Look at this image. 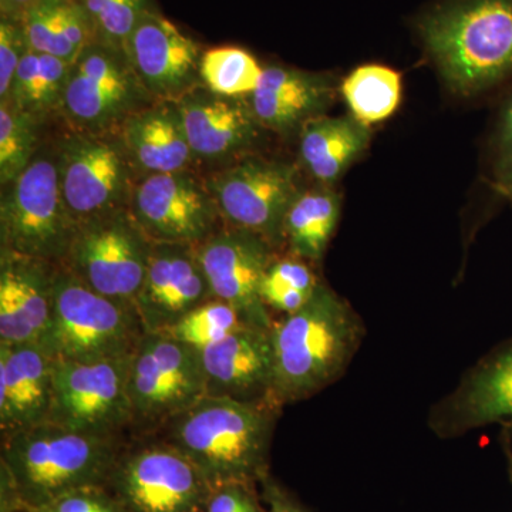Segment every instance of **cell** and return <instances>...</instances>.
<instances>
[{"mask_svg": "<svg viewBox=\"0 0 512 512\" xmlns=\"http://www.w3.org/2000/svg\"><path fill=\"white\" fill-rule=\"evenodd\" d=\"M123 448L116 436L43 423L2 439V505L32 510L106 487Z\"/></svg>", "mask_w": 512, "mask_h": 512, "instance_id": "6da1fadb", "label": "cell"}, {"mask_svg": "<svg viewBox=\"0 0 512 512\" xmlns=\"http://www.w3.org/2000/svg\"><path fill=\"white\" fill-rule=\"evenodd\" d=\"M414 28L454 93L478 96L512 79V0H439Z\"/></svg>", "mask_w": 512, "mask_h": 512, "instance_id": "7a4b0ae2", "label": "cell"}, {"mask_svg": "<svg viewBox=\"0 0 512 512\" xmlns=\"http://www.w3.org/2000/svg\"><path fill=\"white\" fill-rule=\"evenodd\" d=\"M281 409L275 402L205 396L161 429L164 441L190 458L212 488L256 485L269 474V451Z\"/></svg>", "mask_w": 512, "mask_h": 512, "instance_id": "3957f363", "label": "cell"}, {"mask_svg": "<svg viewBox=\"0 0 512 512\" xmlns=\"http://www.w3.org/2000/svg\"><path fill=\"white\" fill-rule=\"evenodd\" d=\"M365 325L342 296L320 282L298 312L274 322V399H309L346 372L365 338Z\"/></svg>", "mask_w": 512, "mask_h": 512, "instance_id": "277c9868", "label": "cell"}, {"mask_svg": "<svg viewBox=\"0 0 512 512\" xmlns=\"http://www.w3.org/2000/svg\"><path fill=\"white\" fill-rule=\"evenodd\" d=\"M144 333L133 303L101 295L57 266L52 319L39 343L56 362L128 356Z\"/></svg>", "mask_w": 512, "mask_h": 512, "instance_id": "5b68a950", "label": "cell"}, {"mask_svg": "<svg viewBox=\"0 0 512 512\" xmlns=\"http://www.w3.org/2000/svg\"><path fill=\"white\" fill-rule=\"evenodd\" d=\"M76 229L60 190L56 150H39L26 170L3 187L0 251L62 265Z\"/></svg>", "mask_w": 512, "mask_h": 512, "instance_id": "8992f818", "label": "cell"}, {"mask_svg": "<svg viewBox=\"0 0 512 512\" xmlns=\"http://www.w3.org/2000/svg\"><path fill=\"white\" fill-rule=\"evenodd\" d=\"M154 101L126 52L97 40L70 66L62 114L73 131L117 136L128 117Z\"/></svg>", "mask_w": 512, "mask_h": 512, "instance_id": "52a82bcc", "label": "cell"}, {"mask_svg": "<svg viewBox=\"0 0 512 512\" xmlns=\"http://www.w3.org/2000/svg\"><path fill=\"white\" fill-rule=\"evenodd\" d=\"M131 424L163 427L207 396L200 350L165 332H146L131 353L127 380Z\"/></svg>", "mask_w": 512, "mask_h": 512, "instance_id": "ba28073f", "label": "cell"}, {"mask_svg": "<svg viewBox=\"0 0 512 512\" xmlns=\"http://www.w3.org/2000/svg\"><path fill=\"white\" fill-rule=\"evenodd\" d=\"M205 184L225 224L284 247L286 214L302 191L296 165L252 154L211 171Z\"/></svg>", "mask_w": 512, "mask_h": 512, "instance_id": "9c48e42d", "label": "cell"}, {"mask_svg": "<svg viewBox=\"0 0 512 512\" xmlns=\"http://www.w3.org/2000/svg\"><path fill=\"white\" fill-rule=\"evenodd\" d=\"M153 245L130 210L121 208L77 225L60 266L93 291L134 305Z\"/></svg>", "mask_w": 512, "mask_h": 512, "instance_id": "30bf717a", "label": "cell"}, {"mask_svg": "<svg viewBox=\"0 0 512 512\" xmlns=\"http://www.w3.org/2000/svg\"><path fill=\"white\" fill-rule=\"evenodd\" d=\"M55 150L60 190L76 225L128 208L141 175L119 136L72 131Z\"/></svg>", "mask_w": 512, "mask_h": 512, "instance_id": "8fae6325", "label": "cell"}, {"mask_svg": "<svg viewBox=\"0 0 512 512\" xmlns=\"http://www.w3.org/2000/svg\"><path fill=\"white\" fill-rule=\"evenodd\" d=\"M127 512L204 510L212 487L167 441L123 448L106 484Z\"/></svg>", "mask_w": 512, "mask_h": 512, "instance_id": "7c38bea8", "label": "cell"}, {"mask_svg": "<svg viewBox=\"0 0 512 512\" xmlns=\"http://www.w3.org/2000/svg\"><path fill=\"white\" fill-rule=\"evenodd\" d=\"M130 357L56 362L49 423L84 433L116 436L131 424L127 380Z\"/></svg>", "mask_w": 512, "mask_h": 512, "instance_id": "4fadbf2b", "label": "cell"}, {"mask_svg": "<svg viewBox=\"0 0 512 512\" xmlns=\"http://www.w3.org/2000/svg\"><path fill=\"white\" fill-rule=\"evenodd\" d=\"M128 210L154 244L197 247L220 229L222 221L205 180L194 170L143 175Z\"/></svg>", "mask_w": 512, "mask_h": 512, "instance_id": "5bb4252c", "label": "cell"}, {"mask_svg": "<svg viewBox=\"0 0 512 512\" xmlns=\"http://www.w3.org/2000/svg\"><path fill=\"white\" fill-rule=\"evenodd\" d=\"M276 249L247 229H218L197 245L214 299L228 303L245 325L272 329L275 320L261 298V286L276 259Z\"/></svg>", "mask_w": 512, "mask_h": 512, "instance_id": "9a60e30c", "label": "cell"}, {"mask_svg": "<svg viewBox=\"0 0 512 512\" xmlns=\"http://www.w3.org/2000/svg\"><path fill=\"white\" fill-rule=\"evenodd\" d=\"M177 104L197 167L220 170L256 154L266 130L248 99L220 96L201 84Z\"/></svg>", "mask_w": 512, "mask_h": 512, "instance_id": "2e32d148", "label": "cell"}, {"mask_svg": "<svg viewBox=\"0 0 512 512\" xmlns=\"http://www.w3.org/2000/svg\"><path fill=\"white\" fill-rule=\"evenodd\" d=\"M429 427L441 439L500 424L512 430V339L501 343L431 407Z\"/></svg>", "mask_w": 512, "mask_h": 512, "instance_id": "e0dca14e", "label": "cell"}, {"mask_svg": "<svg viewBox=\"0 0 512 512\" xmlns=\"http://www.w3.org/2000/svg\"><path fill=\"white\" fill-rule=\"evenodd\" d=\"M124 52L156 101H178L202 84L201 46L156 10H147Z\"/></svg>", "mask_w": 512, "mask_h": 512, "instance_id": "ac0fdd59", "label": "cell"}, {"mask_svg": "<svg viewBox=\"0 0 512 512\" xmlns=\"http://www.w3.org/2000/svg\"><path fill=\"white\" fill-rule=\"evenodd\" d=\"M214 299L197 247L154 244L134 306L146 332H164Z\"/></svg>", "mask_w": 512, "mask_h": 512, "instance_id": "d6986e66", "label": "cell"}, {"mask_svg": "<svg viewBox=\"0 0 512 512\" xmlns=\"http://www.w3.org/2000/svg\"><path fill=\"white\" fill-rule=\"evenodd\" d=\"M200 353L207 396L276 403L271 329L242 325Z\"/></svg>", "mask_w": 512, "mask_h": 512, "instance_id": "ffe728a7", "label": "cell"}, {"mask_svg": "<svg viewBox=\"0 0 512 512\" xmlns=\"http://www.w3.org/2000/svg\"><path fill=\"white\" fill-rule=\"evenodd\" d=\"M57 266L0 251V343L39 345L52 319Z\"/></svg>", "mask_w": 512, "mask_h": 512, "instance_id": "44dd1931", "label": "cell"}, {"mask_svg": "<svg viewBox=\"0 0 512 512\" xmlns=\"http://www.w3.org/2000/svg\"><path fill=\"white\" fill-rule=\"evenodd\" d=\"M338 94L329 74L295 67L265 66L258 89L248 97L252 111L266 131L289 137L309 120L323 116Z\"/></svg>", "mask_w": 512, "mask_h": 512, "instance_id": "7402d4cb", "label": "cell"}, {"mask_svg": "<svg viewBox=\"0 0 512 512\" xmlns=\"http://www.w3.org/2000/svg\"><path fill=\"white\" fill-rule=\"evenodd\" d=\"M55 363L37 343H0L2 439L49 421Z\"/></svg>", "mask_w": 512, "mask_h": 512, "instance_id": "603a6c76", "label": "cell"}, {"mask_svg": "<svg viewBox=\"0 0 512 512\" xmlns=\"http://www.w3.org/2000/svg\"><path fill=\"white\" fill-rule=\"evenodd\" d=\"M117 136L141 177L197 167L177 101H154L128 117Z\"/></svg>", "mask_w": 512, "mask_h": 512, "instance_id": "cb8c5ba5", "label": "cell"}, {"mask_svg": "<svg viewBox=\"0 0 512 512\" xmlns=\"http://www.w3.org/2000/svg\"><path fill=\"white\" fill-rule=\"evenodd\" d=\"M299 158L318 184L332 187L370 144V127L349 116H319L299 131Z\"/></svg>", "mask_w": 512, "mask_h": 512, "instance_id": "d4e9b609", "label": "cell"}, {"mask_svg": "<svg viewBox=\"0 0 512 512\" xmlns=\"http://www.w3.org/2000/svg\"><path fill=\"white\" fill-rule=\"evenodd\" d=\"M20 25L29 49L59 57L70 64L97 42L92 20L80 2L40 0L26 13Z\"/></svg>", "mask_w": 512, "mask_h": 512, "instance_id": "484cf974", "label": "cell"}, {"mask_svg": "<svg viewBox=\"0 0 512 512\" xmlns=\"http://www.w3.org/2000/svg\"><path fill=\"white\" fill-rule=\"evenodd\" d=\"M342 200L328 185L302 190L292 202L284 224L289 254L303 261H322L340 218Z\"/></svg>", "mask_w": 512, "mask_h": 512, "instance_id": "4316f807", "label": "cell"}, {"mask_svg": "<svg viewBox=\"0 0 512 512\" xmlns=\"http://www.w3.org/2000/svg\"><path fill=\"white\" fill-rule=\"evenodd\" d=\"M70 66L72 64L59 57L29 49L19 64L5 100L43 121L52 114L62 113Z\"/></svg>", "mask_w": 512, "mask_h": 512, "instance_id": "83f0119b", "label": "cell"}, {"mask_svg": "<svg viewBox=\"0 0 512 512\" xmlns=\"http://www.w3.org/2000/svg\"><path fill=\"white\" fill-rule=\"evenodd\" d=\"M350 114L370 127L382 123L402 101V76L383 64H363L345 77L339 87Z\"/></svg>", "mask_w": 512, "mask_h": 512, "instance_id": "f1b7e54d", "label": "cell"}, {"mask_svg": "<svg viewBox=\"0 0 512 512\" xmlns=\"http://www.w3.org/2000/svg\"><path fill=\"white\" fill-rule=\"evenodd\" d=\"M264 66L248 50L224 46L207 50L201 59V82L212 93L248 99L258 89Z\"/></svg>", "mask_w": 512, "mask_h": 512, "instance_id": "f546056e", "label": "cell"}, {"mask_svg": "<svg viewBox=\"0 0 512 512\" xmlns=\"http://www.w3.org/2000/svg\"><path fill=\"white\" fill-rule=\"evenodd\" d=\"M43 120L18 109L10 100H0V184L18 178L40 150Z\"/></svg>", "mask_w": 512, "mask_h": 512, "instance_id": "4dcf8cb0", "label": "cell"}, {"mask_svg": "<svg viewBox=\"0 0 512 512\" xmlns=\"http://www.w3.org/2000/svg\"><path fill=\"white\" fill-rule=\"evenodd\" d=\"M319 284L303 259L293 255L276 258L262 282L261 298L269 311L292 315L311 301Z\"/></svg>", "mask_w": 512, "mask_h": 512, "instance_id": "1f68e13d", "label": "cell"}, {"mask_svg": "<svg viewBox=\"0 0 512 512\" xmlns=\"http://www.w3.org/2000/svg\"><path fill=\"white\" fill-rule=\"evenodd\" d=\"M242 325L245 323L232 306L220 299H211L192 309L183 319L164 332L201 352L227 338Z\"/></svg>", "mask_w": 512, "mask_h": 512, "instance_id": "d6a6232c", "label": "cell"}, {"mask_svg": "<svg viewBox=\"0 0 512 512\" xmlns=\"http://www.w3.org/2000/svg\"><path fill=\"white\" fill-rule=\"evenodd\" d=\"M96 30L97 40L126 49L141 18L150 10L148 0H79Z\"/></svg>", "mask_w": 512, "mask_h": 512, "instance_id": "836d02e7", "label": "cell"}, {"mask_svg": "<svg viewBox=\"0 0 512 512\" xmlns=\"http://www.w3.org/2000/svg\"><path fill=\"white\" fill-rule=\"evenodd\" d=\"M491 180L495 194L512 202V92L498 111L491 137Z\"/></svg>", "mask_w": 512, "mask_h": 512, "instance_id": "e575fe53", "label": "cell"}, {"mask_svg": "<svg viewBox=\"0 0 512 512\" xmlns=\"http://www.w3.org/2000/svg\"><path fill=\"white\" fill-rule=\"evenodd\" d=\"M28 50L22 25L15 20L0 19V100L9 96L19 64Z\"/></svg>", "mask_w": 512, "mask_h": 512, "instance_id": "d590c367", "label": "cell"}, {"mask_svg": "<svg viewBox=\"0 0 512 512\" xmlns=\"http://www.w3.org/2000/svg\"><path fill=\"white\" fill-rule=\"evenodd\" d=\"M26 512H127L107 487L84 488Z\"/></svg>", "mask_w": 512, "mask_h": 512, "instance_id": "8d00e7d4", "label": "cell"}, {"mask_svg": "<svg viewBox=\"0 0 512 512\" xmlns=\"http://www.w3.org/2000/svg\"><path fill=\"white\" fill-rule=\"evenodd\" d=\"M204 512H265L255 485L229 483L212 488Z\"/></svg>", "mask_w": 512, "mask_h": 512, "instance_id": "74e56055", "label": "cell"}, {"mask_svg": "<svg viewBox=\"0 0 512 512\" xmlns=\"http://www.w3.org/2000/svg\"><path fill=\"white\" fill-rule=\"evenodd\" d=\"M259 484L262 487V498L268 504V510L265 512H308L269 474Z\"/></svg>", "mask_w": 512, "mask_h": 512, "instance_id": "f35d334b", "label": "cell"}, {"mask_svg": "<svg viewBox=\"0 0 512 512\" xmlns=\"http://www.w3.org/2000/svg\"><path fill=\"white\" fill-rule=\"evenodd\" d=\"M39 2L40 0H0V15H2V19L15 20L20 23L26 13L35 8Z\"/></svg>", "mask_w": 512, "mask_h": 512, "instance_id": "ab89813d", "label": "cell"}, {"mask_svg": "<svg viewBox=\"0 0 512 512\" xmlns=\"http://www.w3.org/2000/svg\"><path fill=\"white\" fill-rule=\"evenodd\" d=\"M503 448L505 458L508 463V474H510V480L512 483V446H511V430H504L503 434Z\"/></svg>", "mask_w": 512, "mask_h": 512, "instance_id": "60d3db41", "label": "cell"}, {"mask_svg": "<svg viewBox=\"0 0 512 512\" xmlns=\"http://www.w3.org/2000/svg\"><path fill=\"white\" fill-rule=\"evenodd\" d=\"M0 512H22V510L16 507H10V505H2V510H0Z\"/></svg>", "mask_w": 512, "mask_h": 512, "instance_id": "b9f144b4", "label": "cell"}, {"mask_svg": "<svg viewBox=\"0 0 512 512\" xmlns=\"http://www.w3.org/2000/svg\"><path fill=\"white\" fill-rule=\"evenodd\" d=\"M192 512H204V510H197V511H192Z\"/></svg>", "mask_w": 512, "mask_h": 512, "instance_id": "7bdbcfd3", "label": "cell"}, {"mask_svg": "<svg viewBox=\"0 0 512 512\" xmlns=\"http://www.w3.org/2000/svg\"><path fill=\"white\" fill-rule=\"evenodd\" d=\"M70 2H79V0H70Z\"/></svg>", "mask_w": 512, "mask_h": 512, "instance_id": "ee69618b", "label": "cell"}, {"mask_svg": "<svg viewBox=\"0 0 512 512\" xmlns=\"http://www.w3.org/2000/svg\"><path fill=\"white\" fill-rule=\"evenodd\" d=\"M511 204H512V202H511Z\"/></svg>", "mask_w": 512, "mask_h": 512, "instance_id": "f6af8a7d", "label": "cell"}]
</instances>
